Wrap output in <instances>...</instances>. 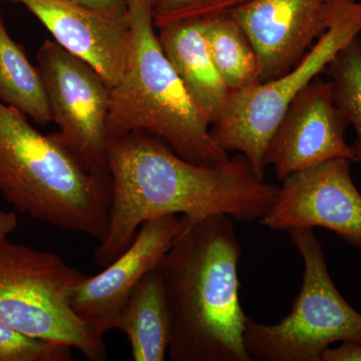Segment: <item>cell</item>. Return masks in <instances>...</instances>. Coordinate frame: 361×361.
<instances>
[{
	"mask_svg": "<svg viewBox=\"0 0 361 361\" xmlns=\"http://www.w3.org/2000/svg\"><path fill=\"white\" fill-rule=\"evenodd\" d=\"M350 163L331 159L288 176L260 224L273 231L324 228L361 248V194Z\"/></svg>",
	"mask_w": 361,
	"mask_h": 361,
	"instance_id": "obj_9",
	"label": "cell"
},
{
	"mask_svg": "<svg viewBox=\"0 0 361 361\" xmlns=\"http://www.w3.org/2000/svg\"><path fill=\"white\" fill-rule=\"evenodd\" d=\"M251 0H159L153 9L155 27L232 13Z\"/></svg>",
	"mask_w": 361,
	"mask_h": 361,
	"instance_id": "obj_20",
	"label": "cell"
},
{
	"mask_svg": "<svg viewBox=\"0 0 361 361\" xmlns=\"http://www.w3.org/2000/svg\"><path fill=\"white\" fill-rule=\"evenodd\" d=\"M159 30L158 39L166 58L212 125L224 113L232 92L214 65L204 37L203 20L180 21Z\"/></svg>",
	"mask_w": 361,
	"mask_h": 361,
	"instance_id": "obj_14",
	"label": "cell"
},
{
	"mask_svg": "<svg viewBox=\"0 0 361 361\" xmlns=\"http://www.w3.org/2000/svg\"><path fill=\"white\" fill-rule=\"evenodd\" d=\"M287 233L303 260L302 284L291 312L279 323L247 318L244 344L251 360L322 361L331 344L361 343V313L337 290L313 230L295 228Z\"/></svg>",
	"mask_w": 361,
	"mask_h": 361,
	"instance_id": "obj_6",
	"label": "cell"
},
{
	"mask_svg": "<svg viewBox=\"0 0 361 361\" xmlns=\"http://www.w3.org/2000/svg\"><path fill=\"white\" fill-rule=\"evenodd\" d=\"M115 329L130 342L135 361H164L171 338L163 279L158 269L146 275L116 318Z\"/></svg>",
	"mask_w": 361,
	"mask_h": 361,
	"instance_id": "obj_15",
	"label": "cell"
},
{
	"mask_svg": "<svg viewBox=\"0 0 361 361\" xmlns=\"http://www.w3.org/2000/svg\"><path fill=\"white\" fill-rule=\"evenodd\" d=\"M108 165L111 203L108 231L94 253L99 267L122 255L147 221L174 214L192 225L223 214L250 223L267 213L279 192L242 154L221 165H199L146 132L111 142Z\"/></svg>",
	"mask_w": 361,
	"mask_h": 361,
	"instance_id": "obj_1",
	"label": "cell"
},
{
	"mask_svg": "<svg viewBox=\"0 0 361 361\" xmlns=\"http://www.w3.org/2000/svg\"><path fill=\"white\" fill-rule=\"evenodd\" d=\"M73 4L92 7V8L106 9V11H127L128 0H68Z\"/></svg>",
	"mask_w": 361,
	"mask_h": 361,
	"instance_id": "obj_22",
	"label": "cell"
},
{
	"mask_svg": "<svg viewBox=\"0 0 361 361\" xmlns=\"http://www.w3.org/2000/svg\"><path fill=\"white\" fill-rule=\"evenodd\" d=\"M327 0H251L230 13L250 39L260 82L286 75L326 32Z\"/></svg>",
	"mask_w": 361,
	"mask_h": 361,
	"instance_id": "obj_13",
	"label": "cell"
},
{
	"mask_svg": "<svg viewBox=\"0 0 361 361\" xmlns=\"http://www.w3.org/2000/svg\"><path fill=\"white\" fill-rule=\"evenodd\" d=\"M73 350L63 342L28 336L0 322V361H71Z\"/></svg>",
	"mask_w": 361,
	"mask_h": 361,
	"instance_id": "obj_19",
	"label": "cell"
},
{
	"mask_svg": "<svg viewBox=\"0 0 361 361\" xmlns=\"http://www.w3.org/2000/svg\"><path fill=\"white\" fill-rule=\"evenodd\" d=\"M16 211L0 210V322L28 336L63 342L87 360L108 356L104 336L73 310V297L87 275L58 254L14 243Z\"/></svg>",
	"mask_w": 361,
	"mask_h": 361,
	"instance_id": "obj_5",
	"label": "cell"
},
{
	"mask_svg": "<svg viewBox=\"0 0 361 361\" xmlns=\"http://www.w3.org/2000/svg\"><path fill=\"white\" fill-rule=\"evenodd\" d=\"M159 0H152V4H153V6L155 7L157 4H158Z\"/></svg>",
	"mask_w": 361,
	"mask_h": 361,
	"instance_id": "obj_23",
	"label": "cell"
},
{
	"mask_svg": "<svg viewBox=\"0 0 361 361\" xmlns=\"http://www.w3.org/2000/svg\"><path fill=\"white\" fill-rule=\"evenodd\" d=\"M349 123L334 101L330 80L315 78L299 92L285 111L271 135L265 153L278 180L331 160L355 161V151L346 142Z\"/></svg>",
	"mask_w": 361,
	"mask_h": 361,
	"instance_id": "obj_10",
	"label": "cell"
},
{
	"mask_svg": "<svg viewBox=\"0 0 361 361\" xmlns=\"http://www.w3.org/2000/svg\"><path fill=\"white\" fill-rule=\"evenodd\" d=\"M203 27L214 65L228 89L234 92L261 82L257 54L231 14L204 18Z\"/></svg>",
	"mask_w": 361,
	"mask_h": 361,
	"instance_id": "obj_17",
	"label": "cell"
},
{
	"mask_svg": "<svg viewBox=\"0 0 361 361\" xmlns=\"http://www.w3.org/2000/svg\"><path fill=\"white\" fill-rule=\"evenodd\" d=\"M187 225L184 216L174 214L145 222L122 255L99 274L87 275L78 285L71 301L78 315L101 336L115 329L116 318L128 299Z\"/></svg>",
	"mask_w": 361,
	"mask_h": 361,
	"instance_id": "obj_11",
	"label": "cell"
},
{
	"mask_svg": "<svg viewBox=\"0 0 361 361\" xmlns=\"http://www.w3.org/2000/svg\"><path fill=\"white\" fill-rule=\"evenodd\" d=\"M322 361H361V343L342 342L336 348H327Z\"/></svg>",
	"mask_w": 361,
	"mask_h": 361,
	"instance_id": "obj_21",
	"label": "cell"
},
{
	"mask_svg": "<svg viewBox=\"0 0 361 361\" xmlns=\"http://www.w3.org/2000/svg\"><path fill=\"white\" fill-rule=\"evenodd\" d=\"M54 40L92 66L115 87L129 63L132 28L129 8L106 11L68 0H21Z\"/></svg>",
	"mask_w": 361,
	"mask_h": 361,
	"instance_id": "obj_12",
	"label": "cell"
},
{
	"mask_svg": "<svg viewBox=\"0 0 361 361\" xmlns=\"http://www.w3.org/2000/svg\"><path fill=\"white\" fill-rule=\"evenodd\" d=\"M334 85V101L353 126L355 163L361 168V37L357 35L344 47L327 66Z\"/></svg>",
	"mask_w": 361,
	"mask_h": 361,
	"instance_id": "obj_18",
	"label": "cell"
},
{
	"mask_svg": "<svg viewBox=\"0 0 361 361\" xmlns=\"http://www.w3.org/2000/svg\"><path fill=\"white\" fill-rule=\"evenodd\" d=\"M0 103L30 116L37 125L51 122V113L44 84L37 66L26 56L25 49L16 44L0 11Z\"/></svg>",
	"mask_w": 361,
	"mask_h": 361,
	"instance_id": "obj_16",
	"label": "cell"
},
{
	"mask_svg": "<svg viewBox=\"0 0 361 361\" xmlns=\"http://www.w3.org/2000/svg\"><path fill=\"white\" fill-rule=\"evenodd\" d=\"M327 30L286 75L232 92L219 120L211 125L214 141L239 152L265 180V153L271 135L294 97L319 77L337 54L361 33V1L327 0Z\"/></svg>",
	"mask_w": 361,
	"mask_h": 361,
	"instance_id": "obj_7",
	"label": "cell"
},
{
	"mask_svg": "<svg viewBox=\"0 0 361 361\" xmlns=\"http://www.w3.org/2000/svg\"><path fill=\"white\" fill-rule=\"evenodd\" d=\"M0 1H1V0H0ZM7 1L21 2V0H7Z\"/></svg>",
	"mask_w": 361,
	"mask_h": 361,
	"instance_id": "obj_24",
	"label": "cell"
},
{
	"mask_svg": "<svg viewBox=\"0 0 361 361\" xmlns=\"http://www.w3.org/2000/svg\"><path fill=\"white\" fill-rule=\"evenodd\" d=\"M128 8L132 47L125 73L111 90L108 145L130 133L146 132L192 163L217 166L229 161L161 49L152 0H128Z\"/></svg>",
	"mask_w": 361,
	"mask_h": 361,
	"instance_id": "obj_4",
	"label": "cell"
},
{
	"mask_svg": "<svg viewBox=\"0 0 361 361\" xmlns=\"http://www.w3.org/2000/svg\"><path fill=\"white\" fill-rule=\"evenodd\" d=\"M230 216L187 225L157 269L171 320L169 360L251 361L239 298L242 245Z\"/></svg>",
	"mask_w": 361,
	"mask_h": 361,
	"instance_id": "obj_2",
	"label": "cell"
},
{
	"mask_svg": "<svg viewBox=\"0 0 361 361\" xmlns=\"http://www.w3.org/2000/svg\"><path fill=\"white\" fill-rule=\"evenodd\" d=\"M0 196L26 214L97 241L106 236L111 180L92 175L58 135H42L0 103Z\"/></svg>",
	"mask_w": 361,
	"mask_h": 361,
	"instance_id": "obj_3",
	"label": "cell"
},
{
	"mask_svg": "<svg viewBox=\"0 0 361 361\" xmlns=\"http://www.w3.org/2000/svg\"><path fill=\"white\" fill-rule=\"evenodd\" d=\"M59 140L92 175L111 180L106 123L111 87L92 66L54 40H45L37 56Z\"/></svg>",
	"mask_w": 361,
	"mask_h": 361,
	"instance_id": "obj_8",
	"label": "cell"
}]
</instances>
